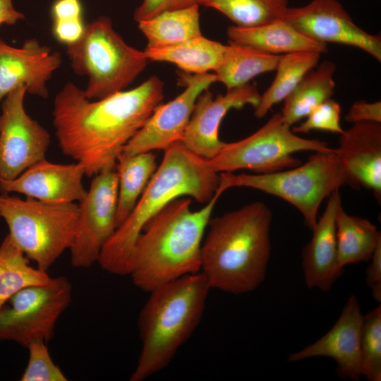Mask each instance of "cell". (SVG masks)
<instances>
[{"label": "cell", "instance_id": "obj_1", "mask_svg": "<svg viewBox=\"0 0 381 381\" xmlns=\"http://www.w3.org/2000/svg\"><path fill=\"white\" fill-rule=\"evenodd\" d=\"M164 98V83L151 76L137 87L99 99L68 82L57 93L53 125L62 152L85 175L116 168L123 148Z\"/></svg>", "mask_w": 381, "mask_h": 381}, {"label": "cell", "instance_id": "obj_2", "mask_svg": "<svg viewBox=\"0 0 381 381\" xmlns=\"http://www.w3.org/2000/svg\"><path fill=\"white\" fill-rule=\"evenodd\" d=\"M272 220L271 210L261 201L210 219L200 272L211 289L237 295L259 286L271 253Z\"/></svg>", "mask_w": 381, "mask_h": 381}, {"label": "cell", "instance_id": "obj_3", "mask_svg": "<svg viewBox=\"0 0 381 381\" xmlns=\"http://www.w3.org/2000/svg\"><path fill=\"white\" fill-rule=\"evenodd\" d=\"M163 159L128 217L104 245L97 262L108 272L130 274L136 242L146 224L171 200L188 196L208 202L215 194L219 174L208 160L181 141L164 150Z\"/></svg>", "mask_w": 381, "mask_h": 381}, {"label": "cell", "instance_id": "obj_4", "mask_svg": "<svg viewBox=\"0 0 381 381\" xmlns=\"http://www.w3.org/2000/svg\"><path fill=\"white\" fill-rule=\"evenodd\" d=\"M222 193L217 190L197 211L190 209L189 198H176L146 224L135 244L130 273L138 289L150 292L200 271L203 236Z\"/></svg>", "mask_w": 381, "mask_h": 381}, {"label": "cell", "instance_id": "obj_5", "mask_svg": "<svg viewBox=\"0 0 381 381\" xmlns=\"http://www.w3.org/2000/svg\"><path fill=\"white\" fill-rule=\"evenodd\" d=\"M210 289L198 272L150 291L138 317L142 349L131 381L144 380L170 363L198 326Z\"/></svg>", "mask_w": 381, "mask_h": 381}, {"label": "cell", "instance_id": "obj_6", "mask_svg": "<svg viewBox=\"0 0 381 381\" xmlns=\"http://www.w3.org/2000/svg\"><path fill=\"white\" fill-rule=\"evenodd\" d=\"M344 186L356 189L360 187L335 149L315 152L305 164L287 170L254 174L219 173L217 190L224 193L229 188L248 187L279 197L300 211L311 230L318 221L321 202Z\"/></svg>", "mask_w": 381, "mask_h": 381}, {"label": "cell", "instance_id": "obj_7", "mask_svg": "<svg viewBox=\"0 0 381 381\" xmlns=\"http://www.w3.org/2000/svg\"><path fill=\"white\" fill-rule=\"evenodd\" d=\"M73 71L88 78L85 96L99 99L124 90L145 68L144 51L128 45L111 20L99 16L85 26L82 37L66 46Z\"/></svg>", "mask_w": 381, "mask_h": 381}, {"label": "cell", "instance_id": "obj_8", "mask_svg": "<svg viewBox=\"0 0 381 381\" xmlns=\"http://www.w3.org/2000/svg\"><path fill=\"white\" fill-rule=\"evenodd\" d=\"M79 208L75 202L52 203L0 194V216L12 241L37 267L47 271L69 250Z\"/></svg>", "mask_w": 381, "mask_h": 381}, {"label": "cell", "instance_id": "obj_9", "mask_svg": "<svg viewBox=\"0 0 381 381\" xmlns=\"http://www.w3.org/2000/svg\"><path fill=\"white\" fill-rule=\"evenodd\" d=\"M326 142L300 137L284 123L281 113L274 114L249 136L225 143L220 152L208 162L217 173L248 169L268 174L298 166L293 154L303 151L332 152Z\"/></svg>", "mask_w": 381, "mask_h": 381}, {"label": "cell", "instance_id": "obj_10", "mask_svg": "<svg viewBox=\"0 0 381 381\" xmlns=\"http://www.w3.org/2000/svg\"><path fill=\"white\" fill-rule=\"evenodd\" d=\"M71 297V282L63 276L19 291L0 309V341L25 347L36 341L48 342Z\"/></svg>", "mask_w": 381, "mask_h": 381}, {"label": "cell", "instance_id": "obj_11", "mask_svg": "<svg viewBox=\"0 0 381 381\" xmlns=\"http://www.w3.org/2000/svg\"><path fill=\"white\" fill-rule=\"evenodd\" d=\"M117 199L114 169L95 175L78 205L76 231L69 248L73 267L87 268L97 262L104 245L117 228Z\"/></svg>", "mask_w": 381, "mask_h": 381}, {"label": "cell", "instance_id": "obj_12", "mask_svg": "<svg viewBox=\"0 0 381 381\" xmlns=\"http://www.w3.org/2000/svg\"><path fill=\"white\" fill-rule=\"evenodd\" d=\"M27 92L21 85L2 100L0 115V181H11L45 158L48 131L24 107Z\"/></svg>", "mask_w": 381, "mask_h": 381}, {"label": "cell", "instance_id": "obj_13", "mask_svg": "<svg viewBox=\"0 0 381 381\" xmlns=\"http://www.w3.org/2000/svg\"><path fill=\"white\" fill-rule=\"evenodd\" d=\"M184 90L174 99L159 104L143 126L123 148L121 155L164 150L181 141L199 95L217 82L214 73L190 74L179 72Z\"/></svg>", "mask_w": 381, "mask_h": 381}, {"label": "cell", "instance_id": "obj_14", "mask_svg": "<svg viewBox=\"0 0 381 381\" xmlns=\"http://www.w3.org/2000/svg\"><path fill=\"white\" fill-rule=\"evenodd\" d=\"M283 18L315 41L358 48L381 61V38L358 27L337 0H313L300 7H288Z\"/></svg>", "mask_w": 381, "mask_h": 381}, {"label": "cell", "instance_id": "obj_15", "mask_svg": "<svg viewBox=\"0 0 381 381\" xmlns=\"http://www.w3.org/2000/svg\"><path fill=\"white\" fill-rule=\"evenodd\" d=\"M260 98L256 87L249 83L216 97L208 89L205 90L196 100L181 143L196 155L207 160L212 159L225 144L219 138V130L228 111L248 104L255 108Z\"/></svg>", "mask_w": 381, "mask_h": 381}, {"label": "cell", "instance_id": "obj_16", "mask_svg": "<svg viewBox=\"0 0 381 381\" xmlns=\"http://www.w3.org/2000/svg\"><path fill=\"white\" fill-rule=\"evenodd\" d=\"M61 54L35 39L16 47L0 40V102L16 87L23 85L30 95L47 98V82L61 65Z\"/></svg>", "mask_w": 381, "mask_h": 381}, {"label": "cell", "instance_id": "obj_17", "mask_svg": "<svg viewBox=\"0 0 381 381\" xmlns=\"http://www.w3.org/2000/svg\"><path fill=\"white\" fill-rule=\"evenodd\" d=\"M363 315L357 297L348 298L333 327L315 342L290 354L289 362L314 357L331 358L337 365V374L358 380L361 375V334Z\"/></svg>", "mask_w": 381, "mask_h": 381}, {"label": "cell", "instance_id": "obj_18", "mask_svg": "<svg viewBox=\"0 0 381 381\" xmlns=\"http://www.w3.org/2000/svg\"><path fill=\"white\" fill-rule=\"evenodd\" d=\"M85 175L79 163L57 164L44 158L16 179L0 181V190L4 193H18L47 202H80L87 193L83 184Z\"/></svg>", "mask_w": 381, "mask_h": 381}, {"label": "cell", "instance_id": "obj_19", "mask_svg": "<svg viewBox=\"0 0 381 381\" xmlns=\"http://www.w3.org/2000/svg\"><path fill=\"white\" fill-rule=\"evenodd\" d=\"M341 205L339 189L329 195L322 217L311 229L313 237L303 248L302 266L309 289L329 291L343 272L337 262L336 216Z\"/></svg>", "mask_w": 381, "mask_h": 381}, {"label": "cell", "instance_id": "obj_20", "mask_svg": "<svg viewBox=\"0 0 381 381\" xmlns=\"http://www.w3.org/2000/svg\"><path fill=\"white\" fill-rule=\"evenodd\" d=\"M337 154L348 171L361 186L370 190L381 200V124L359 122L339 137Z\"/></svg>", "mask_w": 381, "mask_h": 381}, {"label": "cell", "instance_id": "obj_21", "mask_svg": "<svg viewBox=\"0 0 381 381\" xmlns=\"http://www.w3.org/2000/svg\"><path fill=\"white\" fill-rule=\"evenodd\" d=\"M229 42L262 52L282 55L299 52H327V44L304 35L284 18L254 27L231 25L226 30Z\"/></svg>", "mask_w": 381, "mask_h": 381}, {"label": "cell", "instance_id": "obj_22", "mask_svg": "<svg viewBox=\"0 0 381 381\" xmlns=\"http://www.w3.org/2000/svg\"><path fill=\"white\" fill-rule=\"evenodd\" d=\"M224 50V44L200 35L173 46L146 47L144 52L149 61L171 63L186 73L203 74L217 69Z\"/></svg>", "mask_w": 381, "mask_h": 381}, {"label": "cell", "instance_id": "obj_23", "mask_svg": "<svg viewBox=\"0 0 381 381\" xmlns=\"http://www.w3.org/2000/svg\"><path fill=\"white\" fill-rule=\"evenodd\" d=\"M335 71L336 65L333 62L324 61L303 77L284 99L281 114L285 123L292 126L332 97L335 88Z\"/></svg>", "mask_w": 381, "mask_h": 381}, {"label": "cell", "instance_id": "obj_24", "mask_svg": "<svg viewBox=\"0 0 381 381\" xmlns=\"http://www.w3.org/2000/svg\"><path fill=\"white\" fill-rule=\"evenodd\" d=\"M337 262L348 265L370 260L381 244V233L366 219L347 214L342 205L336 216Z\"/></svg>", "mask_w": 381, "mask_h": 381}, {"label": "cell", "instance_id": "obj_25", "mask_svg": "<svg viewBox=\"0 0 381 381\" xmlns=\"http://www.w3.org/2000/svg\"><path fill=\"white\" fill-rule=\"evenodd\" d=\"M138 23L147 39V47L173 46L202 35L199 5L165 11Z\"/></svg>", "mask_w": 381, "mask_h": 381}, {"label": "cell", "instance_id": "obj_26", "mask_svg": "<svg viewBox=\"0 0 381 381\" xmlns=\"http://www.w3.org/2000/svg\"><path fill=\"white\" fill-rule=\"evenodd\" d=\"M118 174L117 227L128 217L157 170L156 155L144 152L125 156L116 162Z\"/></svg>", "mask_w": 381, "mask_h": 381}, {"label": "cell", "instance_id": "obj_27", "mask_svg": "<svg viewBox=\"0 0 381 381\" xmlns=\"http://www.w3.org/2000/svg\"><path fill=\"white\" fill-rule=\"evenodd\" d=\"M279 57L280 55L229 42L225 45L222 62L214 73L217 82L229 90L248 84L260 74L275 71Z\"/></svg>", "mask_w": 381, "mask_h": 381}, {"label": "cell", "instance_id": "obj_28", "mask_svg": "<svg viewBox=\"0 0 381 381\" xmlns=\"http://www.w3.org/2000/svg\"><path fill=\"white\" fill-rule=\"evenodd\" d=\"M321 54L316 52H299L280 55L276 75L270 86L260 95L254 115L263 118L271 108L292 92L303 77L315 68Z\"/></svg>", "mask_w": 381, "mask_h": 381}, {"label": "cell", "instance_id": "obj_29", "mask_svg": "<svg viewBox=\"0 0 381 381\" xmlns=\"http://www.w3.org/2000/svg\"><path fill=\"white\" fill-rule=\"evenodd\" d=\"M52 278L47 271L31 266L7 234L0 245V309L19 291L47 284Z\"/></svg>", "mask_w": 381, "mask_h": 381}, {"label": "cell", "instance_id": "obj_30", "mask_svg": "<svg viewBox=\"0 0 381 381\" xmlns=\"http://www.w3.org/2000/svg\"><path fill=\"white\" fill-rule=\"evenodd\" d=\"M217 10L238 27H254L283 18L288 0H200Z\"/></svg>", "mask_w": 381, "mask_h": 381}, {"label": "cell", "instance_id": "obj_31", "mask_svg": "<svg viewBox=\"0 0 381 381\" xmlns=\"http://www.w3.org/2000/svg\"><path fill=\"white\" fill-rule=\"evenodd\" d=\"M361 375L369 381L381 380V306L363 315L361 334Z\"/></svg>", "mask_w": 381, "mask_h": 381}, {"label": "cell", "instance_id": "obj_32", "mask_svg": "<svg viewBox=\"0 0 381 381\" xmlns=\"http://www.w3.org/2000/svg\"><path fill=\"white\" fill-rule=\"evenodd\" d=\"M47 343L36 341L28 346L29 357L21 381H66L60 368L53 361Z\"/></svg>", "mask_w": 381, "mask_h": 381}, {"label": "cell", "instance_id": "obj_33", "mask_svg": "<svg viewBox=\"0 0 381 381\" xmlns=\"http://www.w3.org/2000/svg\"><path fill=\"white\" fill-rule=\"evenodd\" d=\"M341 111L339 103L329 98L316 107L303 122L291 130L294 133L324 131L341 135L344 131L340 124Z\"/></svg>", "mask_w": 381, "mask_h": 381}, {"label": "cell", "instance_id": "obj_34", "mask_svg": "<svg viewBox=\"0 0 381 381\" xmlns=\"http://www.w3.org/2000/svg\"><path fill=\"white\" fill-rule=\"evenodd\" d=\"M200 6V0H143L133 13L137 23L150 18L161 13Z\"/></svg>", "mask_w": 381, "mask_h": 381}, {"label": "cell", "instance_id": "obj_35", "mask_svg": "<svg viewBox=\"0 0 381 381\" xmlns=\"http://www.w3.org/2000/svg\"><path fill=\"white\" fill-rule=\"evenodd\" d=\"M52 20L54 37L59 42L66 46L79 40L86 26L84 24L83 17Z\"/></svg>", "mask_w": 381, "mask_h": 381}, {"label": "cell", "instance_id": "obj_36", "mask_svg": "<svg viewBox=\"0 0 381 381\" xmlns=\"http://www.w3.org/2000/svg\"><path fill=\"white\" fill-rule=\"evenodd\" d=\"M347 122L356 123L359 122L381 123L380 101L367 102L358 101L353 103L346 114Z\"/></svg>", "mask_w": 381, "mask_h": 381}, {"label": "cell", "instance_id": "obj_37", "mask_svg": "<svg viewBox=\"0 0 381 381\" xmlns=\"http://www.w3.org/2000/svg\"><path fill=\"white\" fill-rule=\"evenodd\" d=\"M370 264L366 270V284L372 296L377 302L381 301V244L374 251L370 259Z\"/></svg>", "mask_w": 381, "mask_h": 381}, {"label": "cell", "instance_id": "obj_38", "mask_svg": "<svg viewBox=\"0 0 381 381\" xmlns=\"http://www.w3.org/2000/svg\"><path fill=\"white\" fill-rule=\"evenodd\" d=\"M51 13L52 20L82 18V4L80 0H55Z\"/></svg>", "mask_w": 381, "mask_h": 381}, {"label": "cell", "instance_id": "obj_39", "mask_svg": "<svg viewBox=\"0 0 381 381\" xmlns=\"http://www.w3.org/2000/svg\"><path fill=\"white\" fill-rule=\"evenodd\" d=\"M24 19V14L16 9L12 0H0V26L13 25Z\"/></svg>", "mask_w": 381, "mask_h": 381}]
</instances>
